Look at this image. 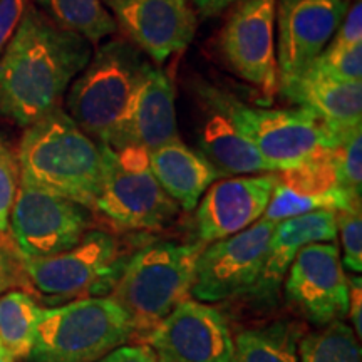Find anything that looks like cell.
I'll list each match as a JSON object with an SVG mask.
<instances>
[{
	"label": "cell",
	"mask_w": 362,
	"mask_h": 362,
	"mask_svg": "<svg viewBox=\"0 0 362 362\" xmlns=\"http://www.w3.org/2000/svg\"><path fill=\"white\" fill-rule=\"evenodd\" d=\"M134 337L129 315L111 297H84L44 309L29 362H96Z\"/></svg>",
	"instance_id": "obj_6"
},
{
	"label": "cell",
	"mask_w": 362,
	"mask_h": 362,
	"mask_svg": "<svg viewBox=\"0 0 362 362\" xmlns=\"http://www.w3.org/2000/svg\"><path fill=\"white\" fill-rule=\"evenodd\" d=\"M101 149L104 176L94 211L128 230H161L178 216L180 206L149 168L146 149H112L106 144Z\"/></svg>",
	"instance_id": "obj_7"
},
{
	"label": "cell",
	"mask_w": 362,
	"mask_h": 362,
	"mask_svg": "<svg viewBox=\"0 0 362 362\" xmlns=\"http://www.w3.org/2000/svg\"><path fill=\"white\" fill-rule=\"evenodd\" d=\"M19 284V274L17 267L11 260V257L0 248V296L11 291L13 285Z\"/></svg>",
	"instance_id": "obj_35"
},
{
	"label": "cell",
	"mask_w": 362,
	"mask_h": 362,
	"mask_svg": "<svg viewBox=\"0 0 362 362\" xmlns=\"http://www.w3.org/2000/svg\"><path fill=\"white\" fill-rule=\"evenodd\" d=\"M44 16L61 29L98 42L117 30L116 21L103 0H35Z\"/></svg>",
	"instance_id": "obj_23"
},
{
	"label": "cell",
	"mask_w": 362,
	"mask_h": 362,
	"mask_svg": "<svg viewBox=\"0 0 362 362\" xmlns=\"http://www.w3.org/2000/svg\"><path fill=\"white\" fill-rule=\"evenodd\" d=\"M189 2H192L193 11L202 19H214L237 6L240 0H189Z\"/></svg>",
	"instance_id": "obj_34"
},
{
	"label": "cell",
	"mask_w": 362,
	"mask_h": 362,
	"mask_svg": "<svg viewBox=\"0 0 362 362\" xmlns=\"http://www.w3.org/2000/svg\"><path fill=\"white\" fill-rule=\"evenodd\" d=\"M275 6L277 0H240L220 35L226 64L267 99L279 90Z\"/></svg>",
	"instance_id": "obj_11"
},
{
	"label": "cell",
	"mask_w": 362,
	"mask_h": 362,
	"mask_svg": "<svg viewBox=\"0 0 362 362\" xmlns=\"http://www.w3.org/2000/svg\"><path fill=\"white\" fill-rule=\"evenodd\" d=\"M362 42V2L356 0L352 6L347 8L346 16L337 27L336 34L329 45L332 47H351V45Z\"/></svg>",
	"instance_id": "obj_30"
},
{
	"label": "cell",
	"mask_w": 362,
	"mask_h": 362,
	"mask_svg": "<svg viewBox=\"0 0 362 362\" xmlns=\"http://www.w3.org/2000/svg\"><path fill=\"white\" fill-rule=\"evenodd\" d=\"M349 0H277L279 83L305 71L327 47Z\"/></svg>",
	"instance_id": "obj_14"
},
{
	"label": "cell",
	"mask_w": 362,
	"mask_h": 362,
	"mask_svg": "<svg viewBox=\"0 0 362 362\" xmlns=\"http://www.w3.org/2000/svg\"><path fill=\"white\" fill-rule=\"evenodd\" d=\"M134 47L163 64L183 52L197 33V12L189 0H103Z\"/></svg>",
	"instance_id": "obj_15"
},
{
	"label": "cell",
	"mask_w": 362,
	"mask_h": 362,
	"mask_svg": "<svg viewBox=\"0 0 362 362\" xmlns=\"http://www.w3.org/2000/svg\"><path fill=\"white\" fill-rule=\"evenodd\" d=\"M148 67L128 40H106L67 89L66 112L89 138L111 146Z\"/></svg>",
	"instance_id": "obj_4"
},
{
	"label": "cell",
	"mask_w": 362,
	"mask_h": 362,
	"mask_svg": "<svg viewBox=\"0 0 362 362\" xmlns=\"http://www.w3.org/2000/svg\"><path fill=\"white\" fill-rule=\"evenodd\" d=\"M126 260L128 255L115 235L89 230L71 250L40 259H21V265L42 297L64 302L111 293Z\"/></svg>",
	"instance_id": "obj_8"
},
{
	"label": "cell",
	"mask_w": 362,
	"mask_h": 362,
	"mask_svg": "<svg viewBox=\"0 0 362 362\" xmlns=\"http://www.w3.org/2000/svg\"><path fill=\"white\" fill-rule=\"evenodd\" d=\"M96 362H160L156 359L155 352L149 349V346L141 344H123L116 347L106 356Z\"/></svg>",
	"instance_id": "obj_32"
},
{
	"label": "cell",
	"mask_w": 362,
	"mask_h": 362,
	"mask_svg": "<svg viewBox=\"0 0 362 362\" xmlns=\"http://www.w3.org/2000/svg\"><path fill=\"white\" fill-rule=\"evenodd\" d=\"M90 56L88 39L57 27L30 4L0 54V116L27 128L61 107Z\"/></svg>",
	"instance_id": "obj_1"
},
{
	"label": "cell",
	"mask_w": 362,
	"mask_h": 362,
	"mask_svg": "<svg viewBox=\"0 0 362 362\" xmlns=\"http://www.w3.org/2000/svg\"><path fill=\"white\" fill-rule=\"evenodd\" d=\"M203 107L200 126V153L221 176L272 173L253 143L233 124L228 115L197 90Z\"/></svg>",
	"instance_id": "obj_20"
},
{
	"label": "cell",
	"mask_w": 362,
	"mask_h": 362,
	"mask_svg": "<svg viewBox=\"0 0 362 362\" xmlns=\"http://www.w3.org/2000/svg\"><path fill=\"white\" fill-rule=\"evenodd\" d=\"M42 310L24 291L0 296V344L12 359L29 356Z\"/></svg>",
	"instance_id": "obj_24"
},
{
	"label": "cell",
	"mask_w": 362,
	"mask_h": 362,
	"mask_svg": "<svg viewBox=\"0 0 362 362\" xmlns=\"http://www.w3.org/2000/svg\"><path fill=\"white\" fill-rule=\"evenodd\" d=\"M89 228V208L21 181L8 218V232L19 259H40L71 250Z\"/></svg>",
	"instance_id": "obj_9"
},
{
	"label": "cell",
	"mask_w": 362,
	"mask_h": 362,
	"mask_svg": "<svg viewBox=\"0 0 362 362\" xmlns=\"http://www.w3.org/2000/svg\"><path fill=\"white\" fill-rule=\"evenodd\" d=\"M336 238L334 210H317L279 221L270 237L259 279L245 297H250L257 304H272L297 253L310 243L336 242Z\"/></svg>",
	"instance_id": "obj_18"
},
{
	"label": "cell",
	"mask_w": 362,
	"mask_h": 362,
	"mask_svg": "<svg viewBox=\"0 0 362 362\" xmlns=\"http://www.w3.org/2000/svg\"><path fill=\"white\" fill-rule=\"evenodd\" d=\"M359 337L344 320L298 341V362H361Z\"/></svg>",
	"instance_id": "obj_25"
},
{
	"label": "cell",
	"mask_w": 362,
	"mask_h": 362,
	"mask_svg": "<svg viewBox=\"0 0 362 362\" xmlns=\"http://www.w3.org/2000/svg\"><path fill=\"white\" fill-rule=\"evenodd\" d=\"M310 67L341 81L362 83V42L351 47L327 45Z\"/></svg>",
	"instance_id": "obj_27"
},
{
	"label": "cell",
	"mask_w": 362,
	"mask_h": 362,
	"mask_svg": "<svg viewBox=\"0 0 362 362\" xmlns=\"http://www.w3.org/2000/svg\"><path fill=\"white\" fill-rule=\"evenodd\" d=\"M29 6L30 0H0V54L16 33Z\"/></svg>",
	"instance_id": "obj_31"
},
{
	"label": "cell",
	"mask_w": 362,
	"mask_h": 362,
	"mask_svg": "<svg viewBox=\"0 0 362 362\" xmlns=\"http://www.w3.org/2000/svg\"><path fill=\"white\" fill-rule=\"evenodd\" d=\"M17 163L21 181L94 211L103 187V149L71 119L66 110L56 107L27 126Z\"/></svg>",
	"instance_id": "obj_2"
},
{
	"label": "cell",
	"mask_w": 362,
	"mask_h": 362,
	"mask_svg": "<svg viewBox=\"0 0 362 362\" xmlns=\"http://www.w3.org/2000/svg\"><path fill=\"white\" fill-rule=\"evenodd\" d=\"M280 93L336 128L362 124V83L341 81L307 67L300 74L282 79Z\"/></svg>",
	"instance_id": "obj_19"
},
{
	"label": "cell",
	"mask_w": 362,
	"mask_h": 362,
	"mask_svg": "<svg viewBox=\"0 0 362 362\" xmlns=\"http://www.w3.org/2000/svg\"><path fill=\"white\" fill-rule=\"evenodd\" d=\"M337 183L354 200L362 192V129L361 124L342 131L337 148L332 151Z\"/></svg>",
	"instance_id": "obj_26"
},
{
	"label": "cell",
	"mask_w": 362,
	"mask_h": 362,
	"mask_svg": "<svg viewBox=\"0 0 362 362\" xmlns=\"http://www.w3.org/2000/svg\"><path fill=\"white\" fill-rule=\"evenodd\" d=\"M21 185V171L17 158L0 143V237L8 232V218Z\"/></svg>",
	"instance_id": "obj_29"
},
{
	"label": "cell",
	"mask_w": 362,
	"mask_h": 362,
	"mask_svg": "<svg viewBox=\"0 0 362 362\" xmlns=\"http://www.w3.org/2000/svg\"><path fill=\"white\" fill-rule=\"evenodd\" d=\"M285 277L287 300L317 327L349 315V284L337 243L305 245L293 259Z\"/></svg>",
	"instance_id": "obj_12"
},
{
	"label": "cell",
	"mask_w": 362,
	"mask_h": 362,
	"mask_svg": "<svg viewBox=\"0 0 362 362\" xmlns=\"http://www.w3.org/2000/svg\"><path fill=\"white\" fill-rule=\"evenodd\" d=\"M349 284V314L352 320V330L361 339L362 336V280L357 277L347 279Z\"/></svg>",
	"instance_id": "obj_33"
},
{
	"label": "cell",
	"mask_w": 362,
	"mask_h": 362,
	"mask_svg": "<svg viewBox=\"0 0 362 362\" xmlns=\"http://www.w3.org/2000/svg\"><path fill=\"white\" fill-rule=\"evenodd\" d=\"M337 235L342 242V267L359 275L362 272L361 206L336 211Z\"/></svg>",
	"instance_id": "obj_28"
},
{
	"label": "cell",
	"mask_w": 362,
	"mask_h": 362,
	"mask_svg": "<svg viewBox=\"0 0 362 362\" xmlns=\"http://www.w3.org/2000/svg\"><path fill=\"white\" fill-rule=\"evenodd\" d=\"M205 243L151 242L128 257L111 298L123 307L134 336L148 334L192 293L194 270Z\"/></svg>",
	"instance_id": "obj_3"
},
{
	"label": "cell",
	"mask_w": 362,
	"mask_h": 362,
	"mask_svg": "<svg viewBox=\"0 0 362 362\" xmlns=\"http://www.w3.org/2000/svg\"><path fill=\"white\" fill-rule=\"evenodd\" d=\"M175 96L173 79L149 64L110 148L139 146L153 151L180 139Z\"/></svg>",
	"instance_id": "obj_17"
},
{
	"label": "cell",
	"mask_w": 362,
	"mask_h": 362,
	"mask_svg": "<svg viewBox=\"0 0 362 362\" xmlns=\"http://www.w3.org/2000/svg\"><path fill=\"white\" fill-rule=\"evenodd\" d=\"M202 94L220 106L274 171L297 168L337 148L344 129L304 107L269 110L242 103L223 89L202 86ZM352 128V126H351Z\"/></svg>",
	"instance_id": "obj_5"
},
{
	"label": "cell",
	"mask_w": 362,
	"mask_h": 362,
	"mask_svg": "<svg viewBox=\"0 0 362 362\" xmlns=\"http://www.w3.org/2000/svg\"><path fill=\"white\" fill-rule=\"evenodd\" d=\"M275 225L259 218L243 232L205 245L189 296L205 304L247 296L259 279Z\"/></svg>",
	"instance_id": "obj_10"
},
{
	"label": "cell",
	"mask_w": 362,
	"mask_h": 362,
	"mask_svg": "<svg viewBox=\"0 0 362 362\" xmlns=\"http://www.w3.org/2000/svg\"><path fill=\"white\" fill-rule=\"evenodd\" d=\"M279 173L242 175L211 185L194 208L198 242L214 243L243 232L265 214Z\"/></svg>",
	"instance_id": "obj_16"
},
{
	"label": "cell",
	"mask_w": 362,
	"mask_h": 362,
	"mask_svg": "<svg viewBox=\"0 0 362 362\" xmlns=\"http://www.w3.org/2000/svg\"><path fill=\"white\" fill-rule=\"evenodd\" d=\"M146 342L160 362H232V330L221 312L205 302H181Z\"/></svg>",
	"instance_id": "obj_13"
},
{
	"label": "cell",
	"mask_w": 362,
	"mask_h": 362,
	"mask_svg": "<svg viewBox=\"0 0 362 362\" xmlns=\"http://www.w3.org/2000/svg\"><path fill=\"white\" fill-rule=\"evenodd\" d=\"M4 352H6V351H4V347H2V344H0V354H4Z\"/></svg>",
	"instance_id": "obj_37"
},
{
	"label": "cell",
	"mask_w": 362,
	"mask_h": 362,
	"mask_svg": "<svg viewBox=\"0 0 362 362\" xmlns=\"http://www.w3.org/2000/svg\"><path fill=\"white\" fill-rule=\"evenodd\" d=\"M300 334V325L288 320L242 330L233 341L232 362H298Z\"/></svg>",
	"instance_id": "obj_22"
},
{
	"label": "cell",
	"mask_w": 362,
	"mask_h": 362,
	"mask_svg": "<svg viewBox=\"0 0 362 362\" xmlns=\"http://www.w3.org/2000/svg\"><path fill=\"white\" fill-rule=\"evenodd\" d=\"M13 359L11 356L7 354V352H4V354H0V362H12Z\"/></svg>",
	"instance_id": "obj_36"
},
{
	"label": "cell",
	"mask_w": 362,
	"mask_h": 362,
	"mask_svg": "<svg viewBox=\"0 0 362 362\" xmlns=\"http://www.w3.org/2000/svg\"><path fill=\"white\" fill-rule=\"evenodd\" d=\"M149 168L160 187L183 210L192 211L220 173L202 153L193 151L181 139L148 151Z\"/></svg>",
	"instance_id": "obj_21"
}]
</instances>
